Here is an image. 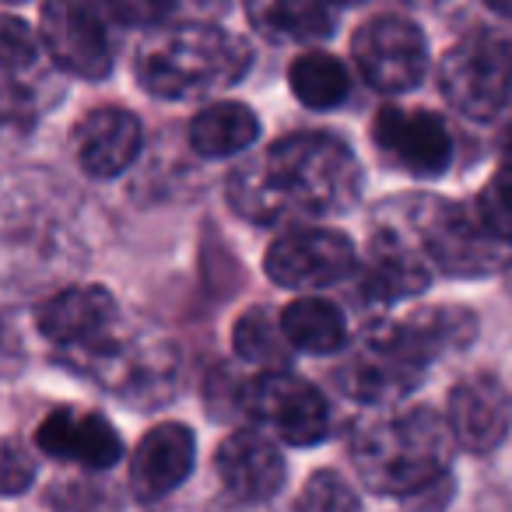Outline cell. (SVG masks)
I'll return each instance as SVG.
<instances>
[{
	"mask_svg": "<svg viewBox=\"0 0 512 512\" xmlns=\"http://www.w3.org/2000/svg\"><path fill=\"white\" fill-rule=\"evenodd\" d=\"M498 155H502V165L512 169V123L502 130V137H498Z\"/></svg>",
	"mask_w": 512,
	"mask_h": 512,
	"instance_id": "obj_32",
	"label": "cell"
},
{
	"mask_svg": "<svg viewBox=\"0 0 512 512\" xmlns=\"http://www.w3.org/2000/svg\"><path fill=\"white\" fill-rule=\"evenodd\" d=\"M330 4H337V8H351V4H362V0H330Z\"/></svg>",
	"mask_w": 512,
	"mask_h": 512,
	"instance_id": "obj_34",
	"label": "cell"
},
{
	"mask_svg": "<svg viewBox=\"0 0 512 512\" xmlns=\"http://www.w3.org/2000/svg\"><path fill=\"white\" fill-rule=\"evenodd\" d=\"M144 130L130 109L99 106L74 130V158L92 179H116L141 155Z\"/></svg>",
	"mask_w": 512,
	"mask_h": 512,
	"instance_id": "obj_16",
	"label": "cell"
},
{
	"mask_svg": "<svg viewBox=\"0 0 512 512\" xmlns=\"http://www.w3.org/2000/svg\"><path fill=\"white\" fill-rule=\"evenodd\" d=\"M474 214L498 242H512V169L502 165L474 200Z\"/></svg>",
	"mask_w": 512,
	"mask_h": 512,
	"instance_id": "obj_27",
	"label": "cell"
},
{
	"mask_svg": "<svg viewBox=\"0 0 512 512\" xmlns=\"http://www.w3.org/2000/svg\"><path fill=\"white\" fill-rule=\"evenodd\" d=\"M484 4H488L495 15H502V18H509V22H512V0H484Z\"/></svg>",
	"mask_w": 512,
	"mask_h": 512,
	"instance_id": "obj_33",
	"label": "cell"
},
{
	"mask_svg": "<svg viewBox=\"0 0 512 512\" xmlns=\"http://www.w3.org/2000/svg\"><path fill=\"white\" fill-rule=\"evenodd\" d=\"M64 362L85 372L95 383H102L106 390L127 397L130 404L141 400L144 407L169 397L172 379H176L172 348H165V344H151L148 348L141 341L116 337L113 330L106 337H99V341L85 344V348L64 351Z\"/></svg>",
	"mask_w": 512,
	"mask_h": 512,
	"instance_id": "obj_6",
	"label": "cell"
},
{
	"mask_svg": "<svg viewBox=\"0 0 512 512\" xmlns=\"http://www.w3.org/2000/svg\"><path fill=\"white\" fill-rule=\"evenodd\" d=\"M39 36L15 15H0V88H11L36 67Z\"/></svg>",
	"mask_w": 512,
	"mask_h": 512,
	"instance_id": "obj_26",
	"label": "cell"
},
{
	"mask_svg": "<svg viewBox=\"0 0 512 512\" xmlns=\"http://www.w3.org/2000/svg\"><path fill=\"white\" fill-rule=\"evenodd\" d=\"M372 141L397 169L421 179H435L453 162L449 127L428 109L386 106L372 120Z\"/></svg>",
	"mask_w": 512,
	"mask_h": 512,
	"instance_id": "obj_12",
	"label": "cell"
},
{
	"mask_svg": "<svg viewBox=\"0 0 512 512\" xmlns=\"http://www.w3.org/2000/svg\"><path fill=\"white\" fill-rule=\"evenodd\" d=\"M39 474V460L22 439H0V495L15 498L32 488Z\"/></svg>",
	"mask_w": 512,
	"mask_h": 512,
	"instance_id": "obj_29",
	"label": "cell"
},
{
	"mask_svg": "<svg viewBox=\"0 0 512 512\" xmlns=\"http://www.w3.org/2000/svg\"><path fill=\"white\" fill-rule=\"evenodd\" d=\"M446 421L453 439L467 453H491L505 439L512 421V400L502 379L491 372H474L449 390Z\"/></svg>",
	"mask_w": 512,
	"mask_h": 512,
	"instance_id": "obj_13",
	"label": "cell"
},
{
	"mask_svg": "<svg viewBox=\"0 0 512 512\" xmlns=\"http://www.w3.org/2000/svg\"><path fill=\"white\" fill-rule=\"evenodd\" d=\"M299 509L313 512H351L362 509V498L351 491V484H344V477H337L334 470H320V474L309 477L306 491L295 498Z\"/></svg>",
	"mask_w": 512,
	"mask_h": 512,
	"instance_id": "obj_28",
	"label": "cell"
},
{
	"mask_svg": "<svg viewBox=\"0 0 512 512\" xmlns=\"http://www.w3.org/2000/svg\"><path fill=\"white\" fill-rule=\"evenodd\" d=\"M288 85L306 109H334L348 99L351 74L334 53L306 50L288 67Z\"/></svg>",
	"mask_w": 512,
	"mask_h": 512,
	"instance_id": "obj_24",
	"label": "cell"
},
{
	"mask_svg": "<svg viewBox=\"0 0 512 512\" xmlns=\"http://www.w3.org/2000/svg\"><path fill=\"white\" fill-rule=\"evenodd\" d=\"M246 18L271 43H323L334 32L330 0H246Z\"/></svg>",
	"mask_w": 512,
	"mask_h": 512,
	"instance_id": "obj_20",
	"label": "cell"
},
{
	"mask_svg": "<svg viewBox=\"0 0 512 512\" xmlns=\"http://www.w3.org/2000/svg\"><path fill=\"white\" fill-rule=\"evenodd\" d=\"M404 330V337L428 358H442L446 351H456V348H467L477 334V320L470 309H460V306H432V309H418L411 313L407 320L397 323Z\"/></svg>",
	"mask_w": 512,
	"mask_h": 512,
	"instance_id": "obj_23",
	"label": "cell"
},
{
	"mask_svg": "<svg viewBox=\"0 0 512 512\" xmlns=\"http://www.w3.org/2000/svg\"><path fill=\"white\" fill-rule=\"evenodd\" d=\"M414 228L418 246L425 249L428 264L449 278H481L495 271L502 260V242L477 221L474 207L449 204V200H418Z\"/></svg>",
	"mask_w": 512,
	"mask_h": 512,
	"instance_id": "obj_8",
	"label": "cell"
},
{
	"mask_svg": "<svg viewBox=\"0 0 512 512\" xmlns=\"http://www.w3.org/2000/svg\"><path fill=\"white\" fill-rule=\"evenodd\" d=\"M235 355L249 365H260V369H285L288 358H292V344H288L285 330H281V313L274 316V309L253 306L235 320L232 330Z\"/></svg>",
	"mask_w": 512,
	"mask_h": 512,
	"instance_id": "obj_25",
	"label": "cell"
},
{
	"mask_svg": "<svg viewBox=\"0 0 512 512\" xmlns=\"http://www.w3.org/2000/svg\"><path fill=\"white\" fill-rule=\"evenodd\" d=\"M428 358L404 337L397 323L376 327L337 365V386L362 404L400 400L425 379Z\"/></svg>",
	"mask_w": 512,
	"mask_h": 512,
	"instance_id": "obj_7",
	"label": "cell"
},
{
	"mask_svg": "<svg viewBox=\"0 0 512 512\" xmlns=\"http://www.w3.org/2000/svg\"><path fill=\"white\" fill-rule=\"evenodd\" d=\"M453 442L432 407H407L365 421L351 439V463L376 495L418 498L446 481Z\"/></svg>",
	"mask_w": 512,
	"mask_h": 512,
	"instance_id": "obj_2",
	"label": "cell"
},
{
	"mask_svg": "<svg viewBox=\"0 0 512 512\" xmlns=\"http://www.w3.org/2000/svg\"><path fill=\"white\" fill-rule=\"evenodd\" d=\"M362 197V165L334 134L299 130L249 155L228 176V204L256 225L285 218H330Z\"/></svg>",
	"mask_w": 512,
	"mask_h": 512,
	"instance_id": "obj_1",
	"label": "cell"
},
{
	"mask_svg": "<svg viewBox=\"0 0 512 512\" xmlns=\"http://www.w3.org/2000/svg\"><path fill=\"white\" fill-rule=\"evenodd\" d=\"M242 414L274 428L292 446H316L330 435V404L313 383L285 369L249 376L242 386Z\"/></svg>",
	"mask_w": 512,
	"mask_h": 512,
	"instance_id": "obj_9",
	"label": "cell"
},
{
	"mask_svg": "<svg viewBox=\"0 0 512 512\" xmlns=\"http://www.w3.org/2000/svg\"><path fill=\"white\" fill-rule=\"evenodd\" d=\"M25 369V341L18 334V327L0 316V383H11L15 376H22Z\"/></svg>",
	"mask_w": 512,
	"mask_h": 512,
	"instance_id": "obj_31",
	"label": "cell"
},
{
	"mask_svg": "<svg viewBox=\"0 0 512 512\" xmlns=\"http://www.w3.org/2000/svg\"><path fill=\"white\" fill-rule=\"evenodd\" d=\"M249 64L253 50L235 32L211 22H162L137 46L134 78L155 99L183 102L242 81Z\"/></svg>",
	"mask_w": 512,
	"mask_h": 512,
	"instance_id": "obj_3",
	"label": "cell"
},
{
	"mask_svg": "<svg viewBox=\"0 0 512 512\" xmlns=\"http://www.w3.org/2000/svg\"><path fill=\"white\" fill-rule=\"evenodd\" d=\"M179 0H109V11L127 29H155L176 15Z\"/></svg>",
	"mask_w": 512,
	"mask_h": 512,
	"instance_id": "obj_30",
	"label": "cell"
},
{
	"mask_svg": "<svg viewBox=\"0 0 512 512\" xmlns=\"http://www.w3.org/2000/svg\"><path fill=\"white\" fill-rule=\"evenodd\" d=\"M355 64L376 92L400 95L421 85L428 71V43L414 22L400 15L369 18L355 32Z\"/></svg>",
	"mask_w": 512,
	"mask_h": 512,
	"instance_id": "obj_11",
	"label": "cell"
},
{
	"mask_svg": "<svg viewBox=\"0 0 512 512\" xmlns=\"http://www.w3.org/2000/svg\"><path fill=\"white\" fill-rule=\"evenodd\" d=\"M281 330L288 344L306 355H334L348 344V320L330 299L302 295L281 309Z\"/></svg>",
	"mask_w": 512,
	"mask_h": 512,
	"instance_id": "obj_22",
	"label": "cell"
},
{
	"mask_svg": "<svg viewBox=\"0 0 512 512\" xmlns=\"http://www.w3.org/2000/svg\"><path fill=\"white\" fill-rule=\"evenodd\" d=\"M190 148L204 158H228L260 137V120L246 102H214L190 120Z\"/></svg>",
	"mask_w": 512,
	"mask_h": 512,
	"instance_id": "obj_21",
	"label": "cell"
},
{
	"mask_svg": "<svg viewBox=\"0 0 512 512\" xmlns=\"http://www.w3.org/2000/svg\"><path fill=\"white\" fill-rule=\"evenodd\" d=\"M197 460V439L183 421L155 425L130 456V488L137 502H162L190 477Z\"/></svg>",
	"mask_w": 512,
	"mask_h": 512,
	"instance_id": "obj_15",
	"label": "cell"
},
{
	"mask_svg": "<svg viewBox=\"0 0 512 512\" xmlns=\"http://www.w3.org/2000/svg\"><path fill=\"white\" fill-rule=\"evenodd\" d=\"M264 271L281 288H330L358 271V249L334 228H292L267 246Z\"/></svg>",
	"mask_w": 512,
	"mask_h": 512,
	"instance_id": "obj_10",
	"label": "cell"
},
{
	"mask_svg": "<svg viewBox=\"0 0 512 512\" xmlns=\"http://www.w3.org/2000/svg\"><path fill=\"white\" fill-rule=\"evenodd\" d=\"M362 271V292L372 302H400L425 292L432 281V264L421 246L407 242L393 228H379L369 242L365 260H358Z\"/></svg>",
	"mask_w": 512,
	"mask_h": 512,
	"instance_id": "obj_19",
	"label": "cell"
},
{
	"mask_svg": "<svg viewBox=\"0 0 512 512\" xmlns=\"http://www.w3.org/2000/svg\"><path fill=\"white\" fill-rule=\"evenodd\" d=\"M36 446L53 460L78 463L85 470H109L123 456L120 432L102 414L81 407H57L46 414L36 432Z\"/></svg>",
	"mask_w": 512,
	"mask_h": 512,
	"instance_id": "obj_14",
	"label": "cell"
},
{
	"mask_svg": "<svg viewBox=\"0 0 512 512\" xmlns=\"http://www.w3.org/2000/svg\"><path fill=\"white\" fill-rule=\"evenodd\" d=\"M4 4H22V0H4Z\"/></svg>",
	"mask_w": 512,
	"mask_h": 512,
	"instance_id": "obj_35",
	"label": "cell"
},
{
	"mask_svg": "<svg viewBox=\"0 0 512 512\" xmlns=\"http://www.w3.org/2000/svg\"><path fill=\"white\" fill-rule=\"evenodd\" d=\"M116 323V299L102 285H74L50 295L36 309V327L50 344L60 351L85 348L113 330Z\"/></svg>",
	"mask_w": 512,
	"mask_h": 512,
	"instance_id": "obj_18",
	"label": "cell"
},
{
	"mask_svg": "<svg viewBox=\"0 0 512 512\" xmlns=\"http://www.w3.org/2000/svg\"><path fill=\"white\" fill-rule=\"evenodd\" d=\"M214 470H218L228 495L239 502H271L288 474L278 446L253 428L232 432L221 442L214 453Z\"/></svg>",
	"mask_w": 512,
	"mask_h": 512,
	"instance_id": "obj_17",
	"label": "cell"
},
{
	"mask_svg": "<svg viewBox=\"0 0 512 512\" xmlns=\"http://www.w3.org/2000/svg\"><path fill=\"white\" fill-rule=\"evenodd\" d=\"M446 102L467 120L491 123L512 113V39L470 36L456 43L439 64Z\"/></svg>",
	"mask_w": 512,
	"mask_h": 512,
	"instance_id": "obj_4",
	"label": "cell"
},
{
	"mask_svg": "<svg viewBox=\"0 0 512 512\" xmlns=\"http://www.w3.org/2000/svg\"><path fill=\"white\" fill-rule=\"evenodd\" d=\"M109 0H46L39 15L43 46L60 71L85 81H102L113 71L116 43Z\"/></svg>",
	"mask_w": 512,
	"mask_h": 512,
	"instance_id": "obj_5",
	"label": "cell"
}]
</instances>
